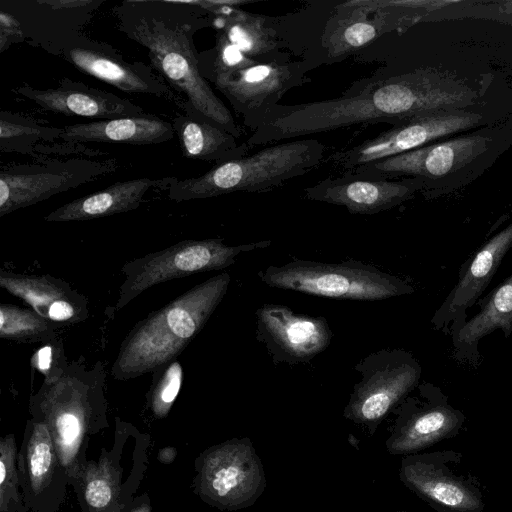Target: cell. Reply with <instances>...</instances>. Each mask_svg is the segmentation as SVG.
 I'll use <instances>...</instances> for the list:
<instances>
[{
    "mask_svg": "<svg viewBox=\"0 0 512 512\" xmlns=\"http://www.w3.org/2000/svg\"><path fill=\"white\" fill-rule=\"evenodd\" d=\"M18 470L25 505L32 512H58L64 503L69 478L47 425L26 423L18 451Z\"/></svg>",
    "mask_w": 512,
    "mask_h": 512,
    "instance_id": "14",
    "label": "cell"
},
{
    "mask_svg": "<svg viewBox=\"0 0 512 512\" xmlns=\"http://www.w3.org/2000/svg\"><path fill=\"white\" fill-rule=\"evenodd\" d=\"M230 280L226 272L209 278L136 323L120 347L112 376L128 380L172 362L201 331Z\"/></svg>",
    "mask_w": 512,
    "mask_h": 512,
    "instance_id": "3",
    "label": "cell"
},
{
    "mask_svg": "<svg viewBox=\"0 0 512 512\" xmlns=\"http://www.w3.org/2000/svg\"><path fill=\"white\" fill-rule=\"evenodd\" d=\"M46 383L31 398L30 412L47 425L72 486L89 460L91 436L109 426L105 399L69 376Z\"/></svg>",
    "mask_w": 512,
    "mask_h": 512,
    "instance_id": "5",
    "label": "cell"
},
{
    "mask_svg": "<svg viewBox=\"0 0 512 512\" xmlns=\"http://www.w3.org/2000/svg\"><path fill=\"white\" fill-rule=\"evenodd\" d=\"M487 148L488 137L462 135L363 165L348 173L376 179L418 178L427 184L464 167Z\"/></svg>",
    "mask_w": 512,
    "mask_h": 512,
    "instance_id": "16",
    "label": "cell"
},
{
    "mask_svg": "<svg viewBox=\"0 0 512 512\" xmlns=\"http://www.w3.org/2000/svg\"><path fill=\"white\" fill-rule=\"evenodd\" d=\"M116 159L71 157L9 164L0 172V217L114 172Z\"/></svg>",
    "mask_w": 512,
    "mask_h": 512,
    "instance_id": "9",
    "label": "cell"
},
{
    "mask_svg": "<svg viewBox=\"0 0 512 512\" xmlns=\"http://www.w3.org/2000/svg\"><path fill=\"white\" fill-rule=\"evenodd\" d=\"M409 480L424 495L451 510L468 512L480 508L479 497L461 481L433 467H415Z\"/></svg>",
    "mask_w": 512,
    "mask_h": 512,
    "instance_id": "28",
    "label": "cell"
},
{
    "mask_svg": "<svg viewBox=\"0 0 512 512\" xmlns=\"http://www.w3.org/2000/svg\"><path fill=\"white\" fill-rule=\"evenodd\" d=\"M43 110L94 121L143 116L148 113L128 99L82 82L63 78L54 88L38 89L27 84L12 89Z\"/></svg>",
    "mask_w": 512,
    "mask_h": 512,
    "instance_id": "20",
    "label": "cell"
},
{
    "mask_svg": "<svg viewBox=\"0 0 512 512\" xmlns=\"http://www.w3.org/2000/svg\"><path fill=\"white\" fill-rule=\"evenodd\" d=\"M337 14L326 25L322 42L328 56L343 59L365 47L388 27L387 17L379 12L366 14L336 7Z\"/></svg>",
    "mask_w": 512,
    "mask_h": 512,
    "instance_id": "27",
    "label": "cell"
},
{
    "mask_svg": "<svg viewBox=\"0 0 512 512\" xmlns=\"http://www.w3.org/2000/svg\"><path fill=\"white\" fill-rule=\"evenodd\" d=\"M176 177L137 178L115 182L95 193L74 199L48 215V222L83 221L134 210L151 188L168 189Z\"/></svg>",
    "mask_w": 512,
    "mask_h": 512,
    "instance_id": "22",
    "label": "cell"
},
{
    "mask_svg": "<svg viewBox=\"0 0 512 512\" xmlns=\"http://www.w3.org/2000/svg\"><path fill=\"white\" fill-rule=\"evenodd\" d=\"M424 186L418 178L376 179L341 173L303 189L306 199L345 207L352 214L372 215L409 200Z\"/></svg>",
    "mask_w": 512,
    "mask_h": 512,
    "instance_id": "17",
    "label": "cell"
},
{
    "mask_svg": "<svg viewBox=\"0 0 512 512\" xmlns=\"http://www.w3.org/2000/svg\"><path fill=\"white\" fill-rule=\"evenodd\" d=\"M268 20L266 16L233 8L216 16L215 23L220 24L217 35L223 37L252 61L287 62L288 58L280 52L277 32Z\"/></svg>",
    "mask_w": 512,
    "mask_h": 512,
    "instance_id": "25",
    "label": "cell"
},
{
    "mask_svg": "<svg viewBox=\"0 0 512 512\" xmlns=\"http://www.w3.org/2000/svg\"><path fill=\"white\" fill-rule=\"evenodd\" d=\"M3 2L7 8L2 10L19 22L25 41L31 45L46 26L37 46L56 56L65 43L81 34L82 27L103 3L96 0Z\"/></svg>",
    "mask_w": 512,
    "mask_h": 512,
    "instance_id": "18",
    "label": "cell"
},
{
    "mask_svg": "<svg viewBox=\"0 0 512 512\" xmlns=\"http://www.w3.org/2000/svg\"><path fill=\"white\" fill-rule=\"evenodd\" d=\"M0 286L23 299L35 312L46 319H48L49 308L54 302L80 297L67 283L52 276H26L2 270Z\"/></svg>",
    "mask_w": 512,
    "mask_h": 512,
    "instance_id": "29",
    "label": "cell"
},
{
    "mask_svg": "<svg viewBox=\"0 0 512 512\" xmlns=\"http://www.w3.org/2000/svg\"><path fill=\"white\" fill-rule=\"evenodd\" d=\"M480 120L479 114L464 110L415 117L353 147L335 151L325 161L339 174L348 173L469 130Z\"/></svg>",
    "mask_w": 512,
    "mask_h": 512,
    "instance_id": "10",
    "label": "cell"
},
{
    "mask_svg": "<svg viewBox=\"0 0 512 512\" xmlns=\"http://www.w3.org/2000/svg\"><path fill=\"white\" fill-rule=\"evenodd\" d=\"M270 240L228 246L222 239L186 240L164 250L127 262L122 272L125 280L120 287L114 310L119 311L148 288L195 273L227 268L236 257L270 246Z\"/></svg>",
    "mask_w": 512,
    "mask_h": 512,
    "instance_id": "8",
    "label": "cell"
},
{
    "mask_svg": "<svg viewBox=\"0 0 512 512\" xmlns=\"http://www.w3.org/2000/svg\"><path fill=\"white\" fill-rule=\"evenodd\" d=\"M124 512H152L151 499L147 493L136 496Z\"/></svg>",
    "mask_w": 512,
    "mask_h": 512,
    "instance_id": "36",
    "label": "cell"
},
{
    "mask_svg": "<svg viewBox=\"0 0 512 512\" xmlns=\"http://www.w3.org/2000/svg\"><path fill=\"white\" fill-rule=\"evenodd\" d=\"M81 73L99 79L127 93L162 98L181 110L185 101L151 67L129 63L111 46L82 34L70 39L59 55Z\"/></svg>",
    "mask_w": 512,
    "mask_h": 512,
    "instance_id": "13",
    "label": "cell"
},
{
    "mask_svg": "<svg viewBox=\"0 0 512 512\" xmlns=\"http://www.w3.org/2000/svg\"><path fill=\"white\" fill-rule=\"evenodd\" d=\"M150 438L128 424H116L110 449L88 460L72 485L82 512H124L148 466Z\"/></svg>",
    "mask_w": 512,
    "mask_h": 512,
    "instance_id": "7",
    "label": "cell"
},
{
    "mask_svg": "<svg viewBox=\"0 0 512 512\" xmlns=\"http://www.w3.org/2000/svg\"><path fill=\"white\" fill-rule=\"evenodd\" d=\"M53 363L52 346H46L40 349L35 355L34 365L48 377Z\"/></svg>",
    "mask_w": 512,
    "mask_h": 512,
    "instance_id": "35",
    "label": "cell"
},
{
    "mask_svg": "<svg viewBox=\"0 0 512 512\" xmlns=\"http://www.w3.org/2000/svg\"><path fill=\"white\" fill-rule=\"evenodd\" d=\"M62 128L60 140L70 144L155 145L175 136L172 122L152 114L77 123Z\"/></svg>",
    "mask_w": 512,
    "mask_h": 512,
    "instance_id": "21",
    "label": "cell"
},
{
    "mask_svg": "<svg viewBox=\"0 0 512 512\" xmlns=\"http://www.w3.org/2000/svg\"><path fill=\"white\" fill-rule=\"evenodd\" d=\"M475 97L467 86L435 73H406L352 88L338 98L277 104L250 124L252 134L246 143L254 148L375 122L393 126L415 117L463 110Z\"/></svg>",
    "mask_w": 512,
    "mask_h": 512,
    "instance_id": "1",
    "label": "cell"
},
{
    "mask_svg": "<svg viewBox=\"0 0 512 512\" xmlns=\"http://www.w3.org/2000/svg\"><path fill=\"white\" fill-rule=\"evenodd\" d=\"M503 10L508 13H512V1H506L503 3Z\"/></svg>",
    "mask_w": 512,
    "mask_h": 512,
    "instance_id": "38",
    "label": "cell"
},
{
    "mask_svg": "<svg viewBox=\"0 0 512 512\" xmlns=\"http://www.w3.org/2000/svg\"><path fill=\"white\" fill-rule=\"evenodd\" d=\"M326 154V145L313 138L279 142L216 164L203 175L176 178L167 189L168 198L182 202L236 192H270L316 169Z\"/></svg>",
    "mask_w": 512,
    "mask_h": 512,
    "instance_id": "4",
    "label": "cell"
},
{
    "mask_svg": "<svg viewBox=\"0 0 512 512\" xmlns=\"http://www.w3.org/2000/svg\"><path fill=\"white\" fill-rule=\"evenodd\" d=\"M511 247L512 223L487 240L466 263L431 319L435 330L451 334L467 321V310L478 301Z\"/></svg>",
    "mask_w": 512,
    "mask_h": 512,
    "instance_id": "19",
    "label": "cell"
},
{
    "mask_svg": "<svg viewBox=\"0 0 512 512\" xmlns=\"http://www.w3.org/2000/svg\"><path fill=\"white\" fill-rule=\"evenodd\" d=\"M182 155L187 159L215 162L232 161L249 154L251 147L227 131L197 115L178 113L172 121Z\"/></svg>",
    "mask_w": 512,
    "mask_h": 512,
    "instance_id": "24",
    "label": "cell"
},
{
    "mask_svg": "<svg viewBox=\"0 0 512 512\" xmlns=\"http://www.w3.org/2000/svg\"><path fill=\"white\" fill-rule=\"evenodd\" d=\"M177 449L173 446H166L159 449L157 460L162 464H171L177 457Z\"/></svg>",
    "mask_w": 512,
    "mask_h": 512,
    "instance_id": "37",
    "label": "cell"
},
{
    "mask_svg": "<svg viewBox=\"0 0 512 512\" xmlns=\"http://www.w3.org/2000/svg\"><path fill=\"white\" fill-rule=\"evenodd\" d=\"M52 321L34 310L12 304L0 305V337L13 341H38L54 333Z\"/></svg>",
    "mask_w": 512,
    "mask_h": 512,
    "instance_id": "31",
    "label": "cell"
},
{
    "mask_svg": "<svg viewBox=\"0 0 512 512\" xmlns=\"http://www.w3.org/2000/svg\"><path fill=\"white\" fill-rule=\"evenodd\" d=\"M463 419L462 413L447 403L441 390L429 383L427 403L412 413L405 423L400 447L412 450L434 443L455 432Z\"/></svg>",
    "mask_w": 512,
    "mask_h": 512,
    "instance_id": "26",
    "label": "cell"
},
{
    "mask_svg": "<svg viewBox=\"0 0 512 512\" xmlns=\"http://www.w3.org/2000/svg\"><path fill=\"white\" fill-rule=\"evenodd\" d=\"M25 41L19 22L8 12H0V52L17 42Z\"/></svg>",
    "mask_w": 512,
    "mask_h": 512,
    "instance_id": "34",
    "label": "cell"
},
{
    "mask_svg": "<svg viewBox=\"0 0 512 512\" xmlns=\"http://www.w3.org/2000/svg\"><path fill=\"white\" fill-rule=\"evenodd\" d=\"M160 2L162 13L151 12L145 1H126L118 9L119 30L148 50L150 66L185 101L183 112L197 115L236 138L246 134L223 101L214 93L199 67L193 34L199 28L198 7L176 1Z\"/></svg>",
    "mask_w": 512,
    "mask_h": 512,
    "instance_id": "2",
    "label": "cell"
},
{
    "mask_svg": "<svg viewBox=\"0 0 512 512\" xmlns=\"http://www.w3.org/2000/svg\"><path fill=\"white\" fill-rule=\"evenodd\" d=\"M480 310L451 333L454 356L458 361H478L482 338L500 329L505 339L512 334V274L479 300Z\"/></svg>",
    "mask_w": 512,
    "mask_h": 512,
    "instance_id": "23",
    "label": "cell"
},
{
    "mask_svg": "<svg viewBox=\"0 0 512 512\" xmlns=\"http://www.w3.org/2000/svg\"><path fill=\"white\" fill-rule=\"evenodd\" d=\"M302 62L258 63L238 70L216 72L204 78L211 81L234 111L244 127L278 104L291 89L309 81Z\"/></svg>",
    "mask_w": 512,
    "mask_h": 512,
    "instance_id": "12",
    "label": "cell"
},
{
    "mask_svg": "<svg viewBox=\"0 0 512 512\" xmlns=\"http://www.w3.org/2000/svg\"><path fill=\"white\" fill-rule=\"evenodd\" d=\"M360 379L355 383L347 406L354 419H381L420 383L422 368L410 352L382 348L362 358L355 366Z\"/></svg>",
    "mask_w": 512,
    "mask_h": 512,
    "instance_id": "11",
    "label": "cell"
},
{
    "mask_svg": "<svg viewBox=\"0 0 512 512\" xmlns=\"http://www.w3.org/2000/svg\"><path fill=\"white\" fill-rule=\"evenodd\" d=\"M258 275L269 287L339 299L375 301L415 291L405 280L355 260L322 263L293 258Z\"/></svg>",
    "mask_w": 512,
    "mask_h": 512,
    "instance_id": "6",
    "label": "cell"
},
{
    "mask_svg": "<svg viewBox=\"0 0 512 512\" xmlns=\"http://www.w3.org/2000/svg\"><path fill=\"white\" fill-rule=\"evenodd\" d=\"M182 378L183 370L178 361L173 360L164 367L149 399V407L155 418L162 419L168 415L181 388Z\"/></svg>",
    "mask_w": 512,
    "mask_h": 512,
    "instance_id": "33",
    "label": "cell"
},
{
    "mask_svg": "<svg viewBox=\"0 0 512 512\" xmlns=\"http://www.w3.org/2000/svg\"><path fill=\"white\" fill-rule=\"evenodd\" d=\"M256 336L275 365H297L323 352L333 334L322 316L297 314L287 306L264 304L256 311Z\"/></svg>",
    "mask_w": 512,
    "mask_h": 512,
    "instance_id": "15",
    "label": "cell"
},
{
    "mask_svg": "<svg viewBox=\"0 0 512 512\" xmlns=\"http://www.w3.org/2000/svg\"><path fill=\"white\" fill-rule=\"evenodd\" d=\"M62 132V127L44 126L33 119L10 111L0 113L2 152L35 155L36 147L60 140Z\"/></svg>",
    "mask_w": 512,
    "mask_h": 512,
    "instance_id": "30",
    "label": "cell"
},
{
    "mask_svg": "<svg viewBox=\"0 0 512 512\" xmlns=\"http://www.w3.org/2000/svg\"><path fill=\"white\" fill-rule=\"evenodd\" d=\"M18 451L13 434L0 438V512L29 511L21 491Z\"/></svg>",
    "mask_w": 512,
    "mask_h": 512,
    "instance_id": "32",
    "label": "cell"
}]
</instances>
